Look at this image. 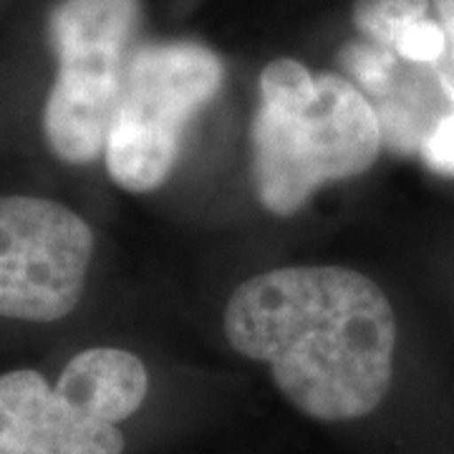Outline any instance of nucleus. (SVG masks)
<instances>
[{
    "mask_svg": "<svg viewBox=\"0 0 454 454\" xmlns=\"http://www.w3.org/2000/svg\"><path fill=\"white\" fill-rule=\"evenodd\" d=\"M142 0H59L49 13L56 76L43 106V137L66 164L104 157L106 134L139 46Z\"/></svg>",
    "mask_w": 454,
    "mask_h": 454,
    "instance_id": "7ed1b4c3",
    "label": "nucleus"
},
{
    "mask_svg": "<svg viewBox=\"0 0 454 454\" xmlns=\"http://www.w3.org/2000/svg\"><path fill=\"white\" fill-rule=\"evenodd\" d=\"M49 389V379L33 369L0 373V454H28L35 414Z\"/></svg>",
    "mask_w": 454,
    "mask_h": 454,
    "instance_id": "6e6552de",
    "label": "nucleus"
},
{
    "mask_svg": "<svg viewBox=\"0 0 454 454\" xmlns=\"http://www.w3.org/2000/svg\"><path fill=\"white\" fill-rule=\"evenodd\" d=\"M437 11V23L447 35V46H454V0H432Z\"/></svg>",
    "mask_w": 454,
    "mask_h": 454,
    "instance_id": "f8f14e48",
    "label": "nucleus"
},
{
    "mask_svg": "<svg viewBox=\"0 0 454 454\" xmlns=\"http://www.w3.org/2000/svg\"><path fill=\"white\" fill-rule=\"evenodd\" d=\"M444 49H447V35L434 18H424L419 23L409 26L394 46V51L409 61H437Z\"/></svg>",
    "mask_w": 454,
    "mask_h": 454,
    "instance_id": "9d476101",
    "label": "nucleus"
},
{
    "mask_svg": "<svg viewBox=\"0 0 454 454\" xmlns=\"http://www.w3.org/2000/svg\"><path fill=\"white\" fill-rule=\"evenodd\" d=\"M124 434L116 424L91 417L86 409L51 387L35 417L28 454H121Z\"/></svg>",
    "mask_w": 454,
    "mask_h": 454,
    "instance_id": "0eeeda50",
    "label": "nucleus"
},
{
    "mask_svg": "<svg viewBox=\"0 0 454 454\" xmlns=\"http://www.w3.org/2000/svg\"><path fill=\"white\" fill-rule=\"evenodd\" d=\"M56 389L91 417L119 424L145 404L149 376L139 356L114 346H94L66 364Z\"/></svg>",
    "mask_w": 454,
    "mask_h": 454,
    "instance_id": "423d86ee",
    "label": "nucleus"
},
{
    "mask_svg": "<svg viewBox=\"0 0 454 454\" xmlns=\"http://www.w3.org/2000/svg\"><path fill=\"white\" fill-rule=\"evenodd\" d=\"M230 346L270 366L280 394L318 422H351L387 402L396 316L372 278L340 265H288L227 301Z\"/></svg>",
    "mask_w": 454,
    "mask_h": 454,
    "instance_id": "f257e3e1",
    "label": "nucleus"
},
{
    "mask_svg": "<svg viewBox=\"0 0 454 454\" xmlns=\"http://www.w3.org/2000/svg\"><path fill=\"white\" fill-rule=\"evenodd\" d=\"M223 83V59L197 41L139 43L106 134L104 162L114 184L137 195L162 187L190 121Z\"/></svg>",
    "mask_w": 454,
    "mask_h": 454,
    "instance_id": "20e7f679",
    "label": "nucleus"
},
{
    "mask_svg": "<svg viewBox=\"0 0 454 454\" xmlns=\"http://www.w3.org/2000/svg\"><path fill=\"white\" fill-rule=\"evenodd\" d=\"M427 162L432 164L437 172L454 175V114H450L437 131L429 137L427 145Z\"/></svg>",
    "mask_w": 454,
    "mask_h": 454,
    "instance_id": "9b49d317",
    "label": "nucleus"
},
{
    "mask_svg": "<svg viewBox=\"0 0 454 454\" xmlns=\"http://www.w3.org/2000/svg\"><path fill=\"white\" fill-rule=\"evenodd\" d=\"M94 232L56 200L0 197V318L53 324L79 306Z\"/></svg>",
    "mask_w": 454,
    "mask_h": 454,
    "instance_id": "39448f33",
    "label": "nucleus"
},
{
    "mask_svg": "<svg viewBox=\"0 0 454 454\" xmlns=\"http://www.w3.org/2000/svg\"><path fill=\"white\" fill-rule=\"evenodd\" d=\"M432 0H354L351 18L358 33L394 49L402 33L429 18Z\"/></svg>",
    "mask_w": 454,
    "mask_h": 454,
    "instance_id": "1a4fd4ad",
    "label": "nucleus"
},
{
    "mask_svg": "<svg viewBox=\"0 0 454 454\" xmlns=\"http://www.w3.org/2000/svg\"><path fill=\"white\" fill-rule=\"evenodd\" d=\"M253 177L260 205L291 217L321 187L369 172L381 152V121L348 79L276 59L260 71L253 116Z\"/></svg>",
    "mask_w": 454,
    "mask_h": 454,
    "instance_id": "f03ea898",
    "label": "nucleus"
}]
</instances>
